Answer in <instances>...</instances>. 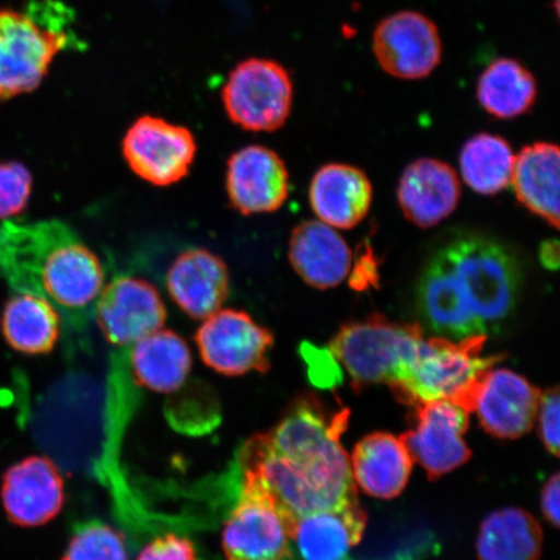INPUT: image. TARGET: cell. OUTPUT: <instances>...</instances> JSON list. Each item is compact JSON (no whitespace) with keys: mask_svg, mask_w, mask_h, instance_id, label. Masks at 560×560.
I'll return each mask as SVG.
<instances>
[{"mask_svg":"<svg viewBox=\"0 0 560 560\" xmlns=\"http://www.w3.org/2000/svg\"><path fill=\"white\" fill-rule=\"evenodd\" d=\"M515 164L513 149L500 136L481 135L468 139L460 151L462 177L480 195H495L511 185Z\"/></svg>","mask_w":560,"mask_h":560,"instance_id":"obj_28","label":"cell"},{"mask_svg":"<svg viewBox=\"0 0 560 560\" xmlns=\"http://www.w3.org/2000/svg\"><path fill=\"white\" fill-rule=\"evenodd\" d=\"M137 560H199V557L188 538L166 534L147 544Z\"/></svg>","mask_w":560,"mask_h":560,"instance_id":"obj_32","label":"cell"},{"mask_svg":"<svg viewBox=\"0 0 560 560\" xmlns=\"http://www.w3.org/2000/svg\"><path fill=\"white\" fill-rule=\"evenodd\" d=\"M544 534L534 515L516 508L502 509L482 522L478 544L479 560H538Z\"/></svg>","mask_w":560,"mask_h":560,"instance_id":"obj_26","label":"cell"},{"mask_svg":"<svg viewBox=\"0 0 560 560\" xmlns=\"http://www.w3.org/2000/svg\"><path fill=\"white\" fill-rule=\"evenodd\" d=\"M61 560H129L125 536L101 521L77 524Z\"/></svg>","mask_w":560,"mask_h":560,"instance_id":"obj_29","label":"cell"},{"mask_svg":"<svg viewBox=\"0 0 560 560\" xmlns=\"http://www.w3.org/2000/svg\"><path fill=\"white\" fill-rule=\"evenodd\" d=\"M478 101L487 114L501 120H513L534 107L537 100V82L522 62L497 59L480 75Z\"/></svg>","mask_w":560,"mask_h":560,"instance_id":"obj_27","label":"cell"},{"mask_svg":"<svg viewBox=\"0 0 560 560\" xmlns=\"http://www.w3.org/2000/svg\"><path fill=\"white\" fill-rule=\"evenodd\" d=\"M559 492L560 478L559 474H556L546 482L541 493L542 513L555 528L559 527Z\"/></svg>","mask_w":560,"mask_h":560,"instance_id":"obj_33","label":"cell"},{"mask_svg":"<svg viewBox=\"0 0 560 560\" xmlns=\"http://www.w3.org/2000/svg\"><path fill=\"white\" fill-rule=\"evenodd\" d=\"M34 0L27 12L0 10V101L37 89L68 45L62 7Z\"/></svg>","mask_w":560,"mask_h":560,"instance_id":"obj_5","label":"cell"},{"mask_svg":"<svg viewBox=\"0 0 560 560\" xmlns=\"http://www.w3.org/2000/svg\"><path fill=\"white\" fill-rule=\"evenodd\" d=\"M423 331L383 315L342 326L331 340L330 353L345 366L354 388L395 384L415 362Z\"/></svg>","mask_w":560,"mask_h":560,"instance_id":"obj_6","label":"cell"},{"mask_svg":"<svg viewBox=\"0 0 560 560\" xmlns=\"http://www.w3.org/2000/svg\"><path fill=\"white\" fill-rule=\"evenodd\" d=\"M122 153L139 178L166 187L177 184L190 172L196 142L190 130L144 116L126 132Z\"/></svg>","mask_w":560,"mask_h":560,"instance_id":"obj_11","label":"cell"},{"mask_svg":"<svg viewBox=\"0 0 560 560\" xmlns=\"http://www.w3.org/2000/svg\"><path fill=\"white\" fill-rule=\"evenodd\" d=\"M537 417L538 432H540L542 444L555 457H559L560 401L558 387L548 389L541 395Z\"/></svg>","mask_w":560,"mask_h":560,"instance_id":"obj_31","label":"cell"},{"mask_svg":"<svg viewBox=\"0 0 560 560\" xmlns=\"http://www.w3.org/2000/svg\"><path fill=\"white\" fill-rule=\"evenodd\" d=\"M222 97L231 121L241 128L275 131L290 117L292 80L276 61L249 59L233 70Z\"/></svg>","mask_w":560,"mask_h":560,"instance_id":"obj_8","label":"cell"},{"mask_svg":"<svg viewBox=\"0 0 560 560\" xmlns=\"http://www.w3.org/2000/svg\"><path fill=\"white\" fill-rule=\"evenodd\" d=\"M349 410H332L312 394L289 406L275 429L262 433L265 475L300 516L359 502L350 460L340 443Z\"/></svg>","mask_w":560,"mask_h":560,"instance_id":"obj_2","label":"cell"},{"mask_svg":"<svg viewBox=\"0 0 560 560\" xmlns=\"http://www.w3.org/2000/svg\"><path fill=\"white\" fill-rule=\"evenodd\" d=\"M374 54L385 73L400 80H422L443 58V44L433 21L416 11H401L377 24Z\"/></svg>","mask_w":560,"mask_h":560,"instance_id":"obj_13","label":"cell"},{"mask_svg":"<svg viewBox=\"0 0 560 560\" xmlns=\"http://www.w3.org/2000/svg\"><path fill=\"white\" fill-rule=\"evenodd\" d=\"M129 368L132 380L140 387L173 395L187 384L190 376L191 349L178 334L161 328L131 348Z\"/></svg>","mask_w":560,"mask_h":560,"instance_id":"obj_23","label":"cell"},{"mask_svg":"<svg viewBox=\"0 0 560 560\" xmlns=\"http://www.w3.org/2000/svg\"><path fill=\"white\" fill-rule=\"evenodd\" d=\"M166 290L188 317L205 320L222 310L230 295L228 265L207 249L182 252L167 269Z\"/></svg>","mask_w":560,"mask_h":560,"instance_id":"obj_17","label":"cell"},{"mask_svg":"<svg viewBox=\"0 0 560 560\" xmlns=\"http://www.w3.org/2000/svg\"><path fill=\"white\" fill-rule=\"evenodd\" d=\"M296 522L260 482L243 475L240 501L222 530L226 560H292Z\"/></svg>","mask_w":560,"mask_h":560,"instance_id":"obj_7","label":"cell"},{"mask_svg":"<svg viewBox=\"0 0 560 560\" xmlns=\"http://www.w3.org/2000/svg\"><path fill=\"white\" fill-rule=\"evenodd\" d=\"M349 460L355 485L366 494L382 500L401 494L415 462L401 436L388 432L363 438Z\"/></svg>","mask_w":560,"mask_h":560,"instance_id":"obj_21","label":"cell"},{"mask_svg":"<svg viewBox=\"0 0 560 560\" xmlns=\"http://www.w3.org/2000/svg\"><path fill=\"white\" fill-rule=\"evenodd\" d=\"M522 283L521 262L506 245L480 234L455 235L425 264L417 310L441 338L497 334L514 314Z\"/></svg>","mask_w":560,"mask_h":560,"instance_id":"obj_1","label":"cell"},{"mask_svg":"<svg viewBox=\"0 0 560 560\" xmlns=\"http://www.w3.org/2000/svg\"><path fill=\"white\" fill-rule=\"evenodd\" d=\"M206 366L225 376L268 373L275 336L248 313L220 310L210 315L195 334Z\"/></svg>","mask_w":560,"mask_h":560,"instance_id":"obj_9","label":"cell"},{"mask_svg":"<svg viewBox=\"0 0 560 560\" xmlns=\"http://www.w3.org/2000/svg\"><path fill=\"white\" fill-rule=\"evenodd\" d=\"M226 192L231 207L243 215L277 212L289 198V172L275 151L244 147L229 160Z\"/></svg>","mask_w":560,"mask_h":560,"instance_id":"obj_16","label":"cell"},{"mask_svg":"<svg viewBox=\"0 0 560 560\" xmlns=\"http://www.w3.org/2000/svg\"><path fill=\"white\" fill-rule=\"evenodd\" d=\"M94 317L114 353L129 354L138 341L164 328V300L147 280L117 277L97 300Z\"/></svg>","mask_w":560,"mask_h":560,"instance_id":"obj_10","label":"cell"},{"mask_svg":"<svg viewBox=\"0 0 560 560\" xmlns=\"http://www.w3.org/2000/svg\"><path fill=\"white\" fill-rule=\"evenodd\" d=\"M487 336L458 340L431 338L422 341L415 362L400 381L389 385L401 402L416 406L452 401L472 411L476 389L501 357H481Z\"/></svg>","mask_w":560,"mask_h":560,"instance_id":"obj_4","label":"cell"},{"mask_svg":"<svg viewBox=\"0 0 560 560\" xmlns=\"http://www.w3.org/2000/svg\"><path fill=\"white\" fill-rule=\"evenodd\" d=\"M2 502L13 524L40 527L54 521L65 508V479L51 459L32 455L3 475Z\"/></svg>","mask_w":560,"mask_h":560,"instance_id":"obj_15","label":"cell"},{"mask_svg":"<svg viewBox=\"0 0 560 560\" xmlns=\"http://www.w3.org/2000/svg\"><path fill=\"white\" fill-rule=\"evenodd\" d=\"M33 175L18 161L0 163V220L24 212L31 200Z\"/></svg>","mask_w":560,"mask_h":560,"instance_id":"obj_30","label":"cell"},{"mask_svg":"<svg viewBox=\"0 0 560 560\" xmlns=\"http://www.w3.org/2000/svg\"><path fill=\"white\" fill-rule=\"evenodd\" d=\"M560 152L557 144L538 142L515 156L513 177L516 198L530 212L559 229Z\"/></svg>","mask_w":560,"mask_h":560,"instance_id":"obj_24","label":"cell"},{"mask_svg":"<svg viewBox=\"0 0 560 560\" xmlns=\"http://www.w3.org/2000/svg\"><path fill=\"white\" fill-rule=\"evenodd\" d=\"M460 199V184L451 165L419 159L406 167L398 185V202L409 221L430 229L450 217Z\"/></svg>","mask_w":560,"mask_h":560,"instance_id":"obj_18","label":"cell"},{"mask_svg":"<svg viewBox=\"0 0 560 560\" xmlns=\"http://www.w3.org/2000/svg\"><path fill=\"white\" fill-rule=\"evenodd\" d=\"M61 317L51 304L27 293H15L3 310L2 331L9 346L19 353H51L61 332Z\"/></svg>","mask_w":560,"mask_h":560,"instance_id":"obj_25","label":"cell"},{"mask_svg":"<svg viewBox=\"0 0 560 560\" xmlns=\"http://www.w3.org/2000/svg\"><path fill=\"white\" fill-rule=\"evenodd\" d=\"M415 429L401 436L412 460L430 479H439L465 465L471 457L464 436L470 412L452 401L411 406Z\"/></svg>","mask_w":560,"mask_h":560,"instance_id":"obj_12","label":"cell"},{"mask_svg":"<svg viewBox=\"0 0 560 560\" xmlns=\"http://www.w3.org/2000/svg\"><path fill=\"white\" fill-rule=\"evenodd\" d=\"M0 276L16 293L46 300L77 334L88 330L105 285L100 258L59 220L4 221Z\"/></svg>","mask_w":560,"mask_h":560,"instance_id":"obj_3","label":"cell"},{"mask_svg":"<svg viewBox=\"0 0 560 560\" xmlns=\"http://www.w3.org/2000/svg\"><path fill=\"white\" fill-rule=\"evenodd\" d=\"M365 527L366 514L359 502L318 511L296 522L293 549L301 560H347L350 549L361 541Z\"/></svg>","mask_w":560,"mask_h":560,"instance_id":"obj_22","label":"cell"},{"mask_svg":"<svg viewBox=\"0 0 560 560\" xmlns=\"http://www.w3.org/2000/svg\"><path fill=\"white\" fill-rule=\"evenodd\" d=\"M290 262L304 282L317 290L334 289L352 268V252L336 231L320 221L301 222L290 240Z\"/></svg>","mask_w":560,"mask_h":560,"instance_id":"obj_19","label":"cell"},{"mask_svg":"<svg viewBox=\"0 0 560 560\" xmlns=\"http://www.w3.org/2000/svg\"><path fill=\"white\" fill-rule=\"evenodd\" d=\"M541 390L508 369H489L476 389L472 411L489 435L520 439L535 425Z\"/></svg>","mask_w":560,"mask_h":560,"instance_id":"obj_14","label":"cell"},{"mask_svg":"<svg viewBox=\"0 0 560 560\" xmlns=\"http://www.w3.org/2000/svg\"><path fill=\"white\" fill-rule=\"evenodd\" d=\"M310 199L320 222L349 230L359 225L369 213L373 187L359 167L328 164L315 173Z\"/></svg>","mask_w":560,"mask_h":560,"instance_id":"obj_20","label":"cell"}]
</instances>
